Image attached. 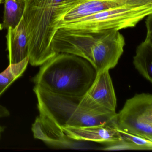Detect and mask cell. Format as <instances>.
Returning <instances> with one entry per match:
<instances>
[{
  "label": "cell",
  "mask_w": 152,
  "mask_h": 152,
  "mask_svg": "<svg viewBox=\"0 0 152 152\" xmlns=\"http://www.w3.org/2000/svg\"><path fill=\"white\" fill-rule=\"evenodd\" d=\"M125 41L116 30L75 33L57 30L51 48L54 53L72 54L88 61L97 73L114 68L124 52Z\"/></svg>",
  "instance_id": "cell-1"
},
{
  "label": "cell",
  "mask_w": 152,
  "mask_h": 152,
  "mask_svg": "<svg viewBox=\"0 0 152 152\" xmlns=\"http://www.w3.org/2000/svg\"><path fill=\"white\" fill-rule=\"evenodd\" d=\"M41 66L33 79L35 85L75 99L84 96L96 76L88 61L67 53H57Z\"/></svg>",
  "instance_id": "cell-2"
},
{
  "label": "cell",
  "mask_w": 152,
  "mask_h": 152,
  "mask_svg": "<svg viewBox=\"0 0 152 152\" xmlns=\"http://www.w3.org/2000/svg\"><path fill=\"white\" fill-rule=\"evenodd\" d=\"M67 0H26L24 22L27 32L28 58L33 66H41L55 54L52 21L59 5Z\"/></svg>",
  "instance_id": "cell-3"
},
{
  "label": "cell",
  "mask_w": 152,
  "mask_h": 152,
  "mask_svg": "<svg viewBox=\"0 0 152 152\" xmlns=\"http://www.w3.org/2000/svg\"><path fill=\"white\" fill-rule=\"evenodd\" d=\"M34 91L38 101L37 118L44 121L60 126L82 127L107 123L114 121L116 115H96L81 107L79 99L54 94L38 85H35Z\"/></svg>",
  "instance_id": "cell-4"
},
{
  "label": "cell",
  "mask_w": 152,
  "mask_h": 152,
  "mask_svg": "<svg viewBox=\"0 0 152 152\" xmlns=\"http://www.w3.org/2000/svg\"><path fill=\"white\" fill-rule=\"evenodd\" d=\"M152 14V0L127 4L62 23V29L75 33H92L133 28Z\"/></svg>",
  "instance_id": "cell-5"
},
{
  "label": "cell",
  "mask_w": 152,
  "mask_h": 152,
  "mask_svg": "<svg viewBox=\"0 0 152 152\" xmlns=\"http://www.w3.org/2000/svg\"><path fill=\"white\" fill-rule=\"evenodd\" d=\"M115 122L120 129L152 141V94H136L127 99Z\"/></svg>",
  "instance_id": "cell-6"
},
{
  "label": "cell",
  "mask_w": 152,
  "mask_h": 152,
  "mask_svg": "<svg viewBox=\"0 0 152 152\" xmlns=\"http://www.w3.org/2000/svg\"><path fill=\"white\" fill-rule=\"evenodd\" d=\"M81 107L96 115L113 116L117 103L109 70L97 73L95 80L78 100Z\"/></svg>",
  "instance_id": "cell-7"
},
{
  "label": "cell",
  "mask_w": 152,
  "mask_h": 152,
  "mask_svg": "<svg viewBox=\"0 0 152 152\" xmlns=\"http://www.w3.org/2000/svg\"><path fill=\"white\" fill-rule=\"evenodd\" d=\"M146 1L148 0H67L58 6L54 14L52 30L55 34L58 26L62 23L120 6Z\"/></svg>",
  "instance_id": "cell-8"
},
{
  "label": "cell",
  "mask_w": 152,
  "mask_h": 152,
  "mask_svg": "<svg viewBox=\"0 0 152 152\" xmlns=\"http://www.w3.org/2000/svg\"><path fill=\"white\" fill-rule=\"evenodd\" d=\"M65 135L74 141H88L115 145L121 143V138L114 121L103 124L91 126H61Z\"/></svg>",
  "instance_id": "cell-9"
},
{
  "label": "cell",
  "mask_w": 152,
  "mask_h": 152,
  "mask_svg": "<svg viewBox=\"0 0 152 152\" xmlns=\"http://www.w3.org/2000/svg\"><path fill=\"white\" fill-rule=\"evenodd\" d=\"M6 38L9 64H18L28 57L27 32L23 18L15 27L8 28Z\"/></svg>",
  "instance_id": "cell-10"
},
{
  "label": "cell",
  "mask_w": 152,
  "mask_h": 152,
  "mask_svg": "<svg viewBox=\"0 0 152 152\" xmlns=\"http://www.w3.org/2000/svg\"><path fill=\"white\" fill-rule=\"evenodd\" d=\"M147 17L146 35L144 41L137 47L133 63L139 73L152 83V15Z\"/></svg>",
  "instance_id": "cell-11"
},
{
  "label": "cell",
  "mask_w": 152,
  "mask_h": 152,
  "mask_svg": "<svg viewBox=\"0 0 152 152\" xmlns=\"http://www.w3.org/2000/svg\"><path fill=\"white\" fill-rule=\"evenodd\" d=\"M3 20L0 23V31L9 27L15 28L23 16L26 0H4Z\"/></svg>",
  "instance_id": "cell-12"
},
{
  "label": "cell",
  "mask_w": 152,
  "mask_h": 152,
  "mask_svg": "<svg viewBox=\"0 0 152 152\" xmlns=\"http://www.w3.org/2000/svg\"><path fill=\"white\" fill-rule=\"evenodd\" d=\"M116 129L121 138L120 144L106 148L108 150L116 149H138V150H152V141L143 138L136 135L125 132L118 129Z\"/></svg>",
  "instance_id": "cell-13"
},
{
  "label": "cell",
  "mask_w": 152,
  "mask_h": 152,
  "mask_svg": "<svg viewBox=\"0 0 152 152\" xmlns=\"http://www.w3.org/2000/svg\"><path fill=\"white\" fill-rule=\"evenodd\" d=\"M29 64L27 57L20 63L9 64L6 70L0 73V96L15 80L23 75Z\"/></svg>",
  "instance_id": "cell-14"
},
{
  "label": "cell",
  "mask_w": 152,
  "mask_h": 152,
  "mask_svg": "<svg viewBox=\"0 0 152 152\" xmlns=\"http://www.w3.org/2000/svg\"><path fill=\"white\" fill-rule=\"evenodd\" d=\"M10 115V112L8 109L0 104V118L8 117Z\"/></svg>",
  "instance_id": "cell-15"
},
{
  "label": "cell",
  "mask_w": 152,
  "mask_h": 152,
  "mask_svg": "<svg viewBox=\"0 0 152 152\" xmlns=\"http://www.w3.org/2000/svg\"><path fill=\"white\" fill-rule=\"evenodd\" d=\"M4 129L3 127L0 125V140L1 137V135H2V132H4Z\"/></svg>",
  "instance_id": "cell-16"
},
{
  "label": "cell",
  "mask_w": 152,
  "mask_h": 152,
  "mask_svg": "<svg viewBox=\"0 0 152 152\" xmlns=\"http://www.w3.org/2000/svg\"><path fill=\"white\" fill-rule=\"evenodd\" d=\"M4 0H0V5L4 3Z\"/></svg>",
  "instance_id": "cell-17"
}]
</instances>
